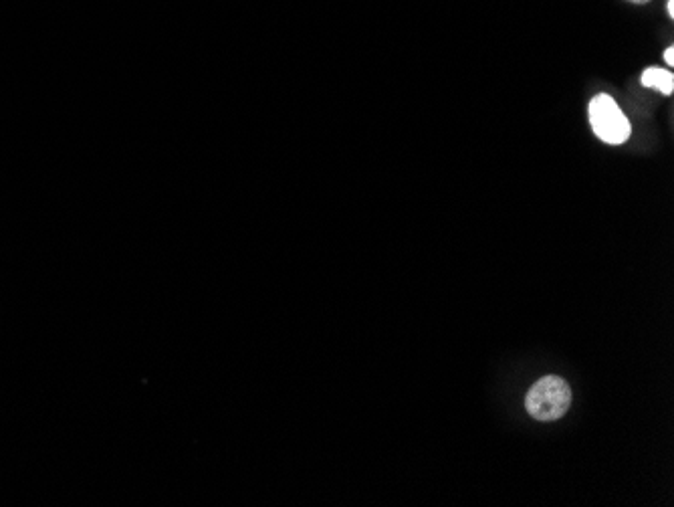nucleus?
<instances>
[{"label":"nucleus","instance_id":"obj_4","mask_svg":"<svg viewBox=\"0 0 674 507\" xmlns=\"http://www.w3.org/2000/svg\"><path fill=\"white\" fill-rule=\"evenodd\" d=\"M664 61H666L668 65H674V49H672V47H668V49L664 51Z\"/></svg>","mask_w":674,"mask_h":507},{"label":"nucleus","instance_id":"obj_2","mask_svg":"<svg viewBox=\"0 0 674 507\" xmlns=\"http://www.w3.org/2000/svg\"><path fill=\"white\" fill-rule=\"evenodd\" d=\"M590 122L594 134L606 144H624L630 138V122L610 95H596L590 104Z\"/></svg>","mask_w":674,"mask_h":507},{"label":"nucleus","instance_id":"obj_6","mask_svg":"<svg viewBox=\"0 0 674 507\" xmlns=\"http://www.w3.org/2000/svg\"><path fill=\"white\" fill-rule=\"evenodd\" d=\"M630 3H636V5H644V3H650V0H630Z\"/></svg>","mask_w":674,"mask_h":507},{"label":"nucleus","instance_id":"obj_1","mask_svg":"<svg viewBox=\"0 0 674 507\" xmlns=\"http://www.w3.org/2000/svg\"><path fill=\"white\" fill-rule=\"evenodd\" d=\"M572 404V390L568 382L559 376H545L531 386L525 398L527 413L543 423H551L564 417Z\"/></svg>","mask_w":674,"mask_h":507},{"label":"nucleus","instance_id":"obj_5","mask_svg":"<svg viewBox=\"0 0 674 507\" xmlns=\"http://www.w3.org/2000/svg\"><path fill=\"white\" fill-rule=\"evenodd\" d=\"M666 9H668V15H670V17H674V0H668Z\"/></svg>","mask_w":674,"mask_h":507},{"label":"nucleus","instance_id":"obj_3","mask_svg":"<svg viewBox=\"0 0 674 507\" xmlns=\"http://www.w3.org/2000/svg\"><path fill=\"white\" fill-rule=\"evenodd\" d=\"M642 85L644 87H652L664 95H670L674 89V77L670 71L666 69H658V67H650L642 73Z\"/></svg>","mask_w":674,"mask_h":507}]
</instances>
